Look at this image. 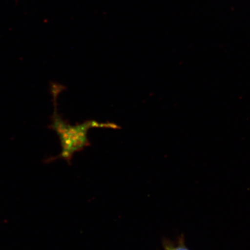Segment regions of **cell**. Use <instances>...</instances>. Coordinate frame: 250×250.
Returning <instances> with one entry per match:
<instances>
[{"label": "cell", "mask_w": 250, "mask_h": 250, "mask_svg": "<svg viewBox=\"0 0 250 250\" xmlns=\"http://www.w3.org/2000/svg\"><path fill=\"white\" fill-rule=\"evenodd\" d=\"M65 89L64 86L58 83L51 84V93L52 96L54 112L51 117L49 129L54 130L57 134L61 146V154L55 157L49 158L47 162H51L58 159H64L70 164L76 153L83 151L90 145L88 132L93 128H107L120 129L121 127L112 123H99L95 120H86L83 123L71 125L59 114L58 109V99L61 93Z\"/></svg>", "instance_id": "1"}, {"label": "cell", "mask_w": 250, "mask_h": 250, "mask_svg": "<svg viewBox=\"0 0 250 250\" xmlns=\"http://www.w3.org/2000/svg\"><path fill=\"white\" fill-rule=\"evenodd\" d=\"M165 250H189L184 245L182 240H180L179 243L177 246H174L170 245H167L165 246Z\"/></svg>", "instance_id": "2"}]
</instances>
